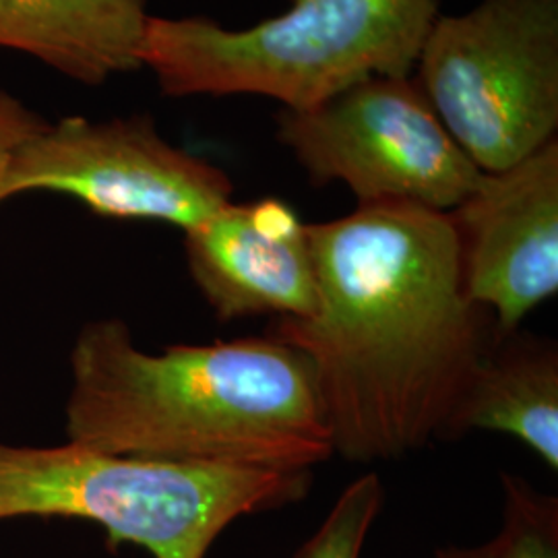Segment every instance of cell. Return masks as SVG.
I'll use <instances>...</instances> for the list:
<instances>
[{"instance_id": "obj_1", "label": "cell", "mask_w": 558, "mask_h": 558, "mask_svg": "<svg viewBox=\"0 0 558 558\" xmlns=\"http://www.w3.org/2000/svg\"><path fill=\"white\" fill-rule=\"evenodd\" d=\"M317 306L267 336L308 360L333 453L387 461L445 439L495 338L468 296L449 211L375 201L311 223Z\"/></svg>"}, {"instance_id": "obj_2", "label": "cell", "mask_w": 558, "mask_h": 558, "mask_svg": "<svg viewBox=\"0 0 558 558\" xmlns=\"http://www.w3.org/2000/svg\"><path fill=\"white\" fill-rule=\"evenodd\" d=\"M66 440L114 456L311 472L333 456L308 360L265 338L143 352L120 319L87 323L71 352Z\"/></svg>"}, {"instance_id": "obj_3", "label": "cell", "mask_w": 558, "mask_h": 558, "mask_svg": "<svg viewBox=\"0 0 558 558\" xmlns=\"http://www.w3.org/2000/svg\"><path fill=\"white\" fill-rule=\"evenodd\" d=\"M439 15V0H292L246 29L151 15L141 66L170 98L253 94L302 110L360 81L408 77Z\"/></svg>"}, {"instance_id": "obj_4", "label": "cell", "mask_w": 558, "mask_h": 558, "mask_svg": "<svg viewBox=\"0 0 558 558\" xmlns=\"http://www.w3.org/2000/svg\"><path fill=\"white\" fill-rule=\"evenodd\" d=\"M308 488L311 472L0 440V521L83 519L100 525L110 550L133 544L154 558H205L228 525L304 500Z\"/></svg>"}, {"instance_id": "obj_5", "label": "cell", "mask_w": 558, "mask_h": 558, "mask_svg": "<svg viewBox=\"0 0 558 558\" xmlns=\"http://www.w3.org/2000/svg\"><path fill=\"white\" fill-rule=\"evenodd\" d=\"M416 85L480 172L527 160L558 131V0H482L439 15Z\"/></svg>"}, {"instance_id": "obj_6", "label": "cell", "mask_w": 558, "mask_h": 558, "mask_svg": "<svg viewBox=\"0 0 558 558\" xmlns=\"http://www.w3.org/2000/svg\"><path fill=\"white\" fill-rule=\"evenodd\" d=\"M278 137L315 186L343 182L359 203L451 211L482 177L408 77H373L311 108H283Z\"/></svg>"}, {"instance_id": "obj_7", "label": "cell", "mask_w": 558, "mask_h": 558, "mask_svg": "<svg viewBox=\"0 0 558 558\" xmlns=\"http://www.w3.org/2000/svg\"><path fill=\"white\" fill-rule=\"evenodd\" d=\"M50 191L101 218L166 221L184 232L232 201V180L163 140L149 114L46 122L15 151L2 201Z\"/></svg>"}, {"instance_id": "obj_8", "label": "cell", "mask_w": 558, "mask_h": 558, "mask_svg": "<svg viewBox=\"0 0 558 558\" xmlns=\"http://www.w3.org/2000/svg\"><path fill=\"white\" fill-rule=\"evenodd\" d=\"M468 296L493 313L497 333L518 331L558 290V141L497 174L449 211Z\"/></svg>"}, {"instance_id": "obj_9", "label": "cell", "mask_w": 558, "mask_h": 558, "mask_svg": "<svg viewBox=\"0 0 558 558\" xmlns=\"http://www.w3.org/2000/svg\"><path fill=\"white\" fill-rule=\"evenodd\" d=\"M184 255L216 317L306 319L317 306L308 226L283 201H230L184 232Z\"/></svg>"}, {"instance_id": "obj_10", "label": "cell", "mask_w": 558, "mask_h": 558, "mask_svg": "<svg viewBox=\"0 0 558 558\" xmlns=\"http://www.w3.org/2000/svg\"><path fill=\"white\" fill-rule=\"evenodd\" d=\"M149 0H0V50L81 85L141 69Z\"/></svg>"}, {"instance_id": "obj_11", "label": "cell", "mask_w": 558, "mask_h": 558, "mask_svg": "<svg viewBox=\"0 0 558 558\" xmlns=\"http://www.w3.org/2000/svg\"><path fill=\"white\" fill-rule=\"evenodd\" d=\"M472 430L525 442L558 468V350L550 339L495 333L449 418L445 439Z\"/></svg>"}, {"instance_id": "obj_12", "label": "cell", "mask_w": 558, "mask_h": 558, "mask_svg": "<svg viewBox=\"0 0 558 558\" xmlns=\"http://www.w3.org/2000/svg\"><path fill=\"white\" fill-rule=\"evenodd\" d=\"M499 532L476 546L447 544L433 558H558V499L513 474L500 476Z\"/></svg>"}, {"instance_id": "obj_13", "label": "cell", "mask_w": 558, "mask_h": 558, "mask_svg": "<svg viewBox=\"0 0 558 558\" xmlns=\"http://www.w3.org/2000/svg\"><path fill=\"white\" fill-rule=\"evenodd\" d=\"M385 505V488L375 472L350 482L313 536L292 558H362L364 544Z\"/></svg>"}, {"instance_id": "obj_14", "label": "cell", "mask_w": 558, "mask_h": 558, "mask_svg": "<svg viewBox=\"0 0 558 558\" xmlns=\"http://www.w3.org/2000/svg\"><path fill=\"white\" fill-rule=\"evenodd\" d=\"M46 122L48 120L41 119L36 110H32L17 96L0 89V203H4L2 182L15 151L34 133H38Z\"/></svg>"}]
</instances>
